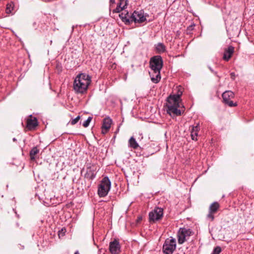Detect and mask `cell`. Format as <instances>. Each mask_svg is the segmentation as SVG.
Here are the masks:
<instances>
[{"label":"cell","instance_id":"11","mask_svg":"<svg viewBox=\"0 0 254 254\" xmlns=\"http://www.w3.org/2000/svg\"><path fill=\"white\" fill-rule=\"evenodd\" d=\"M121 111L111 115H104L96 119L92 132L98 144H103L112 138L123 122Z\"/></svg>","mask_w":254,"mask_h":254},{"label":"cell","instance_id":"3","mask_svg":"<svg viewBox=\"0 0 254 254\" xmlns=\"http://www.w3.org/2000/svg\"><path fill=\"white\" fill-rule=\"evenodd\" d=\"M170 77L160 93L136 101L131 116L139 120L169 128L184 118L193 104L185 79Z\"/></svg>","mask_w":254,"mask_h":254},{"label":"cell","instance_id":"5","mask_svg":"<svg viewBox=\"0 0 254 254\" xmlns=\"http://www.w3.org/2000/svg\"><path fill=\"white\" fill-rule=\"evenodd\" d=\"M144 219L140 235L151 240L170 223V221L189 205L188 196H174L163 191L140 195Z\"/></svg>","mask_w":254,"mask_h":254},{"label":"cell","instance_id":"9","mask_svg":"<svg viewBox=\"0 0 254 254\" xmlns=\"http://www.w3.org/2000/svg\"><path fill=\"white\" fill-rule=\"evenodd\" d=\"M128 191V183L123 169L114 163L106 166L89 192L94 203H110L118 201Z\"/></svg>","mask_w":254,"mask_h":254},{"label":"cell","instance_id":"8","mask_svg":"<svg viewBox=\"0 0 254 254\" xmlns=\"http://www.w3.org/2000/svg\"><path fill=\"white\" fill-rule=\"evenodd\" d=\"M75 204H69L49 211L37 226L34 239L39 247L46 249L66 239L74 228L80 211Z\"/></svg>","mask_w":254,"mask_h":254},{"label":"cell","instance_id":"12","mask_svg":"<svg viewBox=\"0 0 254 254\" xmlns=\"http://www.w3.org/2000/svg\"><path fill=\"white\" fill-rule=\"evenodd\" d=\"M98 254H134L129 242L112 232L102 247Z\"/></svg>","mask_w":254,"mask_h":254},{"label":"cell","instance_id":"15","mask_svg":"<svg viewBox=\"0 0 254 254\" xmlns=\"http://www.w3.org/2000/svg\"><path fill=\"white\" fill-rule=\"evenodd\" d=\"M247 10L244 31L248 39L254 44V1Z\"/></svg>","mask_w":254,"mask_h":254},{"label":"cell","instance_id":"13","mask_svg":"<svg viewBox=\"0 0 254 254\" xmlns=\"http://www.w3.org/2000/svg\"><path fill=\"white\" fill-rule=\"evenodd\" d=\"M220 254H254V241L245 239L232 243Z\"/></svg>","mask_w":254,"mask_h":254},{"label":"cell","instance_id":"7","mask_svg":"<svg viewBox=\"0 0 254 254\" xmlns=\"http://www.w3.org/2000/svg\"><path fill=\"white\" fill-rule=\"evenodd\" d=\"M201 233L192 217L170 223L150 251L151 254H199Z\"/></svg>","mask_w":254,"mask_h":254},{"label":"cell","instance_id":"17","mask_svg":"<svg viewBox=\"0 0 254 254\" xmlns=\"http://www.w3.org/2000/svg\"><path fill=\"white\" fill-rule=\"evenodd\" d=\"M91 82L90 77L86 73H80L75 78L73 87L75 90L80 93L85 92Z\"/></svg>","mask_w":254,"mask_h":254},{"label":"cell","instance_id":"19","mask_svg":"<svg viewBox=\"0 0 254 254\" xmlns=\"http://www.w3.org/2000/svg\"><path fill=\"white\" fill-rule=\"evenodd\" d=\"M13 8H14L13 3H8L6 5V12L7 13H10L11 12H12Z\"/></svg>","mask_w":254,"mask_h":254},{"label":"cell","instance_id":"2","mask_svg":"<svg viewBox=\"0 0 254 254\" xmlns=\"http://www.w3.org/2000/svg\"><path fill=\"white\" fill-rule=\"evenodd\" d=\"M165 143L161 174L188 190L223 154L220 130L199 113L169 127Z\"/></svg>","mask_w":254,"mask_h":254},{"label":"cell","instance_id":"4","mask_svg":"<svg viewBox=\"0 0 254 254\" xmlns=\"http://www.w3.org/2000/svg\"><path fill=\"white\" fill-rule=\"evenodd\" d=\"M209 232L215 240L229 242L254 228V191L241 186L215 203Z\"/></svg>","mask_w":254,"mask_h":254},{"label":"cell","instance_id":"1","mask_svg":"<svg viewBox=\"0 0 254 254\" xmlns=\"http://www.w3.org/2000/svg\"><path fill=\"white\" fill-rule=\"evenodd\" d=\"M104 156L81 134L64 133L47 146L34 168L36 194L54 205L81 194L102 166Z\"/></svg>","mask_w":254,"mask_h":254},{"label":"cell","instance_id":"6","mask_svg":"<svg viewBox=\"0 0 254 254\" xmlns=\"http://www.w3.org/2000/svg\"><path fill=\"white\" fill-rule=\"evenodd\" d=\"M201 31L199 19L187 1H175L168 10L163 29V41L169 54H183Z\"/></svg>","mask_w":254,"mask_h":254},{"label":"cell","instance_id":"10","mask_svg":"<svg viewBox=\"0 0 254 254\" xmlns=\"http://www.w3.org/2000/svg\"><path fill=\"white\" fill-rule=\"evenodd\" d=\"M113 12L125 28H133L152 20L166 7L165 0L115 1Z\"/></svg>","mask_w":254,"mask_h":254},{"label":"cell","instance_id":"16","mask_svg":"<svg viewBox=\"0 0 254 254\" xmlns=\"http://www.w3.org/2000/svg\"><path fill=\"white\" fill-rule=\"evenodd\" d=\"M164 62L159 55L152 57L149 63V71L152 80L158 82L160 78V71L163 67Z\"/></svg>","mask_w":254,"mask_h":254},{"label":"cell","instance_id":"18","mask_svg":"<svg viewBox=\"0 0 254 254\" xmlns=\"http://www.w3.org/2000/svg\"><path fill=\"white\" fill-rule=\"evenodd\" d=\"M234 52V47L232 46H228L224 51L222 56L223 60L226 62H228L233 57Z\"/></svg>","mask_w":254,"mask_h":254},{"label":"cell","instance_id":"14","mask_svg":"<svg viewBox=\"0 0 254 254\" xmlns=\"http://www.w3.org/2000/svg\"><path fill=\"white\" fill-rule=\"evenodd\" d=\"M46 125L41 117L35 115L27 117L22 123L24 132L31 136L42 132L46 128Z\"/></svg>","mask_w":254,"mask_h":254}]
</instances>
